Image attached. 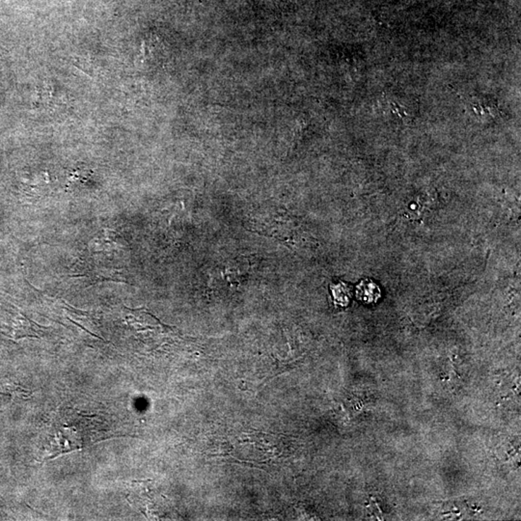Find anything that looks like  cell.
Segmentation results:
<instances>
[{
    "mask_svg": "<svg viewBox=\"0 0 521 521\" xmlns=\"http://www.w3.org/2000/svg\"><path fill=\"white\" fill-rule=\"evenodd\" d=\"M334 299L338 304L341 305H347L349 304V297H351V292L349 287L340 283L339 285L334 286L333 288Z\"/></svg>",
    "mask_w": 521,
    "mask_h": 521,
    "instance_id": "3",
    "label": "cell"
},
{
    "mask_svg": "<svg viewBox=\"0 0 521 521\" xmlns=\"http://www.w3.org/2000/svg\"><path fill=\"white\" fill-rule=\"evenodd\" d=\"M357 297L365 304H373L381 297L380 287L371 280L362 281L357 287Z\"/></svg>",
    "mask_w": 521,
    "mask_h": 521,
    "instance_id": "2",
    "label": "cell"
},
{
    "mask_svg": "<svg viewBox=\"0 0 521 521\" xmlns=\"http://www.w3.org/2000/svg\"><path fill=\"white\" fill-rule=\"evenodd\" d=\"M52 425L58 427V431L54 436L51 438L56 439L57 445L51 453L54 456L73 451L76 449H81L85 444H91L94 441L93 436H96L98 428L95 424L91 422L90 418L87 417H80L76 415V423L68 424L59 423V421L55 418Z\"/></svg>",
    "mask_w": 521,
    "mask_h": 521,
    "instance_id": "1",
    "label": "cell"
}]
</instances>
